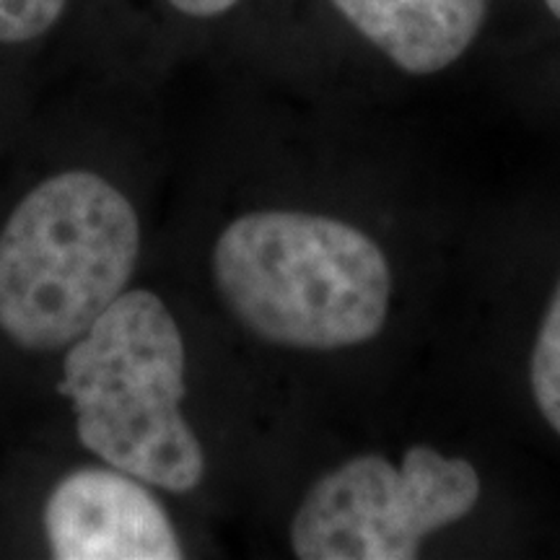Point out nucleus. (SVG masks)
<instances>
[{
  "mask_svg": "<svg viewBox=\"0 0 560 560\" xmlns=\"http://www.w3.org/2000/svg\"><path fill=\"white\" fill-rule=\"evenodd\" d=\"M45 537L58 560H177L182 542L156 495L117 467H83L47 495Z\"/></svg>",
  "mask_w": 560,
  "mask_h": 560,
  "instance_id": "obj_5",
  "label": "nucleus"
},
{
  "mask_svg": "<svg viewBox=\"0 0 560 560\" xmlns=\"http://www.w3.org/2000/svg\"><path fill=\"white\" fill-rule=\"evenodd\" d=\"M332 9L410 75L441 73L480 37L490 0H330Z\"/></svg>",
  "mask_w": 560,
  "mask_h": 560,
  "instance_id": "obj_6",
  "label": "nucleus"
},
{
  "mask_svg": "<svg viewBox=\"0 0 560 560\" xmlns=\"http://www.w3.org/2000/svg\"><path fill=\"white\" fill-rule=\"evenodd\" d=\"M529 380L537 408L560 436V280L532 350Z\"/></svg>",
  "mask_w": 560,
  "mask_h": 560,
  "instance_id": "obj_7",
  "label": "nucleus"
},
{
  "mask_svg": "<svg viewBox=\"0 0 560 560\" xmlns=\"http://www.w3.org/2000/svg\"><path fill=\"white\" fill-rule=\"evenodd\" d=\"M172 11L182 13V16L195 21H210L226 16L231 9L240 5V0H164Z\"/></svg>",
  "mask_w": 560,
  "mask_h": 560,
  "instance_id": "obj_9",
  "label": "nucleus"
},
{
  "mask_svg": "<svg viewBox=\"0 0 560 560\" xmlns=\"http://www.w3.org/2000/svg\"><path fill=\"white\" fill-rule=\"evenodd\" d=\"M545 5H548V11L560 21V0H545Z\"/></svg>",
  "mask_w": 560,
  "mask_h": 560,
  "instance_id": "obj_10",
  "label": "nucleus"
},
{
  "mask_svg": "<svg viewBox=\"0 0 560 560\" xmlns=\"http://www.w3.org/2000/svg\"><path fill=\"white\" fill-rule=\"evenodd\" d=\"M70 0H0V45H30L66 16Z\"/></svg>",
  "mask_w": 560,
  "mask_h": 560,
  "instance_id": "obj_8",
  "label": "nucleus"
},
{
  "mask_svg": "<svg viewBox=\"0 0 560 560\" xmlns=\"http://www.w3.org/2000/svg\"><path fill=\"white\" fill-rule=\"evenodd\" d=\"M480 499L467 459L410 446L400 465L382 454L342 462L306 490L291 522L301 560H410L431 532L459 522Z\"/></svg>",
  "mask_w": 560,
  "mask_h": 560,
  "instance_id": "obj_4",
  "label": "nucleus"
},
{
  "mask_svg": "<svg viewBox=\"0 0 560 560\" xmlns=\"http://www.w3.org/2000/svg\"><path fill=\"white\" fill-rule=\"evenodd\" d=\"M140 257L132 202L86 170L39 182L0 231V332L16 348H68L128 291Z\"/></svg>",
  "mask_w": 560,
  "mask_h": 560,
  "instance_id": "obj_3",
  "label": "nucleus"
},
{
  "mask_svg": "<svg viewBox=\"0 0 560 560\" xmlns=\"http://www.w3.org/2000/svg\"><path fill=\"white\" fill-rule=\"evenodd\" d=\"M210 268L226 310L270 346L353 348L387 325V257L361 229L330 215H240L221 231Z\"/></svg>",
  "mask_w": 560,
  "mask_h": 560,
  "instance_id": "obj_1",
  "label": "nucleus"
},
{
  "mask_svg": "<svg viewBox=\"0 0 560 560\" xmlns=\"http://www.w3.org/2000/svg\"><path fill=\"white\" fill-rule=\"evenodd\" d=\"M185 374V340L170 306L132 289L70 342L60 395L89 452L145 486L187 493L206 475V454L182 416Z\"/></svg>",
  "mask_w": 560,
  "mask_h": 560,
  "instance_id": "obj_2",
  "label": "nucleus"
}]
</instances>
